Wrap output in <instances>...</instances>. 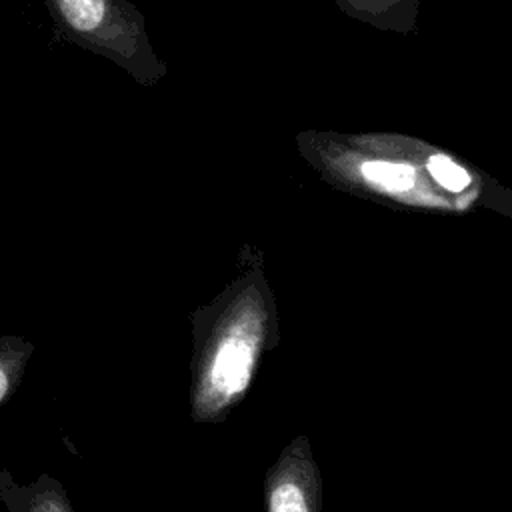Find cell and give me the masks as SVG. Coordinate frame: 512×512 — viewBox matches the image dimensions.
I'll list each match as a JSON object with an SVG mask.
<instances>
[{"instance_id":"cell-1","label":"cell","mask_w":512,"mask_h":512,"mask_svg":"<svg viewBox=\"0 0 512 512\" xmlns=\"http://www.w3.org/2000/svg\"><path fill=\"white\" fill-rule=\"evenodd\" d=\"M190 416L220 422L244 398L256 364L278 342L276 302L258 262H250L210 304L192 314Z\"/></svg>"},{"instance_id":"cell-2","label":"cell","mask_w":512,"mask_h":512,"mask_svg":"<svg viewBox=\"0 0 512 512\" xmlns=\"http://www.w3.org/2000/svg\"><path fill=\"white\" fill-rule=\"evenodd\" d=\"M268 512H322V482L304 436L294 438L266 476Z\"/></svg>"},{"instance_id":"cell-3","label":"cell","mask_w":512,"mask_h":512,"mask_svg":"<svg viewBox=\"0 0 512 512\" xmlns=\"http://www.w3.org/2000/svg\"><path fill=\"white\" fill-rule=\"evenodd\" d=\"M0 500L6 512H74L64 486L42 474L30 484H18L12 474L0 470Z\"/></svg>"},{"instance_id":"cell-4","label":"cell","mask_w":512,"mask_h":512,"mask_svg":"<svg viewBox=\"0 0 512 512\" xmlns=\"http://www.w3.org/2000/svg\"><path fill=\"white\" fill-rule=\"evenodd\" d=\"M34 344L24 336H0V406L20 386Z\"/></svg>"},{"instance_id":"cell-5","label":"cell","mask_w":512,"mask_h":512,"mask_svg":"<svg viewBox=\"0 0 512 512\" xmlns=\"http://www.w3.org/2000/svg\"><path fill=\"white\" fill-rule=\"evenodd\" d=\"M360 170L368 182L390 192H404L414 186L416 174L408 164L370 160V162H364Z\"/></svg>"},{"instance_id":"cell-6","label":"cell","mask_w":512,"mask_h":512,"mask_svg":"<svg viewBox=\"0 0 512 512\" xmlns=\"http://www.w3.org/2000/svg\"><path fill=\"white\" fill-rule=\"evenodd\" d=\"M64 20L78 32H92L100 26L106 4L104 0H58Z\"/></svg>"},{"instance_id":"cell-7","label":"cell","mask_w":512,"mask_h":512,"mask_svg":"<svg viewBox=\"0 0 512 512\" xmlns=\"http://www.w3.org/2000/svg\"><path fill=\"white\" fill-rule=\"evenodd\" d=\"M428 170L434 176V180L450 192H462L470 184L468 172L446 156H432L428 160Z\"/></svg>"}]
</instances>
